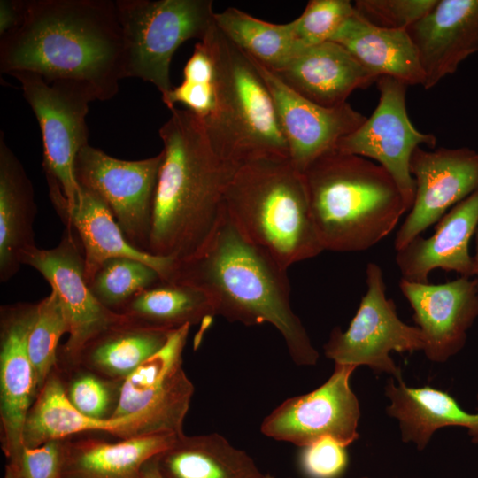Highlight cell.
Listing matches in <instances>:
<instances>
[{
    "label": "cell",
    "instance_id": "obj_13",
    "mask_svg": "<svg viewBox=\"0 0 478 478\" xmlns=\"http://www.w3.org/2000/svg\"><path fill=\"white\" fill-rule=\"evenodd\" d=\"M376 82L377 106L363 124L338 142L335 150L375 160L391 175L410 211L415 196L411 157L422 144L434 148L436 137L420 132L411 121L406 109L408 86L389 76Z\"/></svg>",
    "mask_w": 478,
    "mask_h": 478
},
{
    "label": "cell",
    "instance_id": "obj_30",
    "mask_svg": "<svg viewBox=\"0 0 478 478\" xmlns=\"http://www.w3.org/2000/svg\"><path fill=\"white\" fill-rule=\"evenodd\" d=\"M119 314L146 328L174 331L211 320L215 312L201 289L160 279L134 296Z\"/></svg>",
    "mask_w": 478,
    "mask_h": 478
},
{
    "label": "cell",
    "instance_id": "obj_3",
    "mask_svg": "<svg viewBox=\"0 0 478 478\" xmlns=\"http://www.w3.org/2000/svg\"><path fill=\"white\" fill-rule=\"evenodd\" d=\"M163 142L149 253L184 260L197 254L224 212L234 171L213 150L203 120L174 107L158 131Z\"/></svg>",
    "mask_w": 478,
    "mask_h": 478
},
{
    "label": "cell",
    "instance_id": "obj_42",
    "mask_svg": "<svg viewBox=\"0 0 478 478\" xmlns=\"http://www.w3.org/2000/svg\"><path fill=\"white\" fill-rule=\"evenodd\" d=\"M475 254L473 256V275L478 276V227L475 231Z\"/></svg>",
    "mask_w": 478,
    "mask_h": 478
},
{
    "label": "cell",
    "instance_id": "obj_11",
    "mask_svg": "<svg viewBox=\"0 0 478 478\" xmlns=\"http://www.w3.org/2000/svg\"><path fill=\"white\" fill-rule=\"evenodd\" d=\"M161 161V151L144 159L125 160L87 144L74 165L78 184L99 195L129 243L148 253Z\"/></svg>",
    "mask_w": 478,
    "mask_h": 478
},
{
    "label": "cell",
    "instance_id": "obj_40",
    "mask_svg": "<svg viewBox=\"0 0 478 478\" xmlns=\"http://www.w3.org/2000/svg\"><path fill=\"white\" fill-rule=\"evenodd\" d=\"M27 0L0 1V37L16 29L25 15Z\"/></svg>",
    "mask_w": 478,
    "mask_h": 478
},
{
    "label": "cell",
    "instance_id": "obj_14",
    "mask_svg": "<svg viewBox=\"0 0 478 478\" xmlns=\"http://www.w3.org/2000/svg\"><path fill=\"white\" fill-rule=\"evenodd\" d=\"M356 368L335 365L329 378L312 391L292 397L275 407L260 430L274 440L305 447L332 437L345 447L358 438L359 402L350 386Z\"/></svg>",
    "mask_w": 478,
    "mask_h": 478
},
{
    "label": "cell",
    "instance_id": "obj_1",
    "mask_svg": "<svg viewBox=\"0 0 478 478\" xmlns=\"http://www.w3.org/2000/svg\"><path fill=\"white\" fill-rule=\"evenodd\" d=\"M124 53L115 1L29 0L20 25L0 37V71L85 83L106 101L125 78Z\"/></svg>",
    "mask_w": 478,
    "mask_h": 478
},
{
    "label": "cell",
    "instance_id": "obj_38",
    "mask_svg": "<svg viewBox=\"0 0 478 478\" xmlns=\"http://www.w3.org/2000/svg\"><path fill=\"white\" fill-rule=\"evenodd\" d=\"M436 3V0H357L353 5L361 17L375 26L407 30Z\"/></svg>",
    "mask_w": 478,
    "mask_h": 478
},
{
    "label": "cell",
    "instance_id": "obj_28",
    "mask_svg": "<svg viewBox=\"0 0 478 478\" xmlns=\"http://www.w3.org/2000/svg\"><path fill=\"white\" fill-rule=\"evenodd\" d=\"M136 420L135 416L96 420L82 414L69 401L56 366L27 412L22 442L24 446L33 448L86 433L102 432L115 436Z\"/></svg>",
    "mask_w": 478,
    "mask_h": 478
},
{
    "label": "cell",
    "instance_id": "obj_27",
    "mask_svg": "<svg viewBox=\"0 0 478 478\" xmlns=\"http://www.w3.org/2000/svg\"><path fill=\"white\" fill-rule=\"evenodd\" d=\"M154 459L163 478H265L245 451L217 433H183Z\"/></svg>",
    "mask_w": 478,
    "mask_h": 478
},
{
    "label": "cell",
    "instance_id": "obj_4",
    "mask_svg": "<svg viewBox=\"0 0 478 478\" xmlns=\"http://www.w3.org/2000/svg\"><path fill=\"white\" fill-rule=\"evenodd\" d=\"M303 174L324 251L368 250L408 212L391 175L368 158L335 150L317 158Z\"/></svg>",
    "mask_w": 478,
    "mask_h": 478
},
{
    "label": "cell",
    "instance_id": "obj_16",
    "mask_svg": "<svg viewBox=\"0 0 478 478\" xmlns=\"http://www.w3.org/2000/svg\"><path fill=\"white\" fill-rule=\"evenodd\" d=\"M246 55L271 95L289 158L301 173L320 157L335 150L343 137L366 120V116L348 103L333 108L312 103L290 89L266 66Z\"/></svg>",
    "mask_w": 478,
    "mask_h": 478
},
{
    "label": "cell",
    "instance_id": "obj_39",
    "mask_svg": "<svg viewBox=\"0 0 478 478\" xmlns=\"http://www.w3.org/2000/svg\"><path fill=\"white\" fill-rule=\"evenodd\" d=\"M347 461L346 447L332 437L303 447L300 457L301 466L311 478H336L344 471Z\"/></svg>",
    "mask_w": 478,
    "mask_h": 478
},
{
    "label": "cell",
    "instance_id": "obj_18",
    "mask_svg": "<svg viewBox=\"0 0 478 478\" xmlns=\"http://www.w3.org/2000/svg\"><path fill=\"white\" fill-rule=\"evenodd\" d=\"M399 288L413 310L427 358L443 363L466 344L467 331L478 318V285L462 277L443 283L412 282L401 279Z\"/></svg>",
    "mask_w": 478,
    "mask_h": 478
},
{
    "label": "cell",
    "instance_id": "obj_24",
    "mask_svg": "<svg viewBox=\"0 0 478 478\" xmlns=\"http://www.w3.org/2000/svg\"><path fill=\"white\" fill-rule=\"evenodd\" d=\"M384 392L389 401L386 412L398 421L403 442L423 450L436 430L461 427L467 429L472 443L478 444V412L463 409L446 391L428 386L409 387L391 377Z\"/></svg>",
    "mask_w": 478,
    "mask_h": 478
},
{
    "label": "cell",
    "instance_id": "obj_26",
    "mask_svg": "<svg viewBox=\"0 0 478 478\" xmlns=\"http://www.w3.org/2000/svg\"><path fill=\"white\" fill-rule=\"evenodd\" d=\"M330 41L343 46L376 79L389 76L406 86L423 85L418 53L407 30L375 26L355 10Z\"/></svg>",
    "mask_w": 478,
    "mask_h": 478
},
{
    "label": "cell",
    "instance_id": "obj_31",
    "mask_svg": "<svg viewBox=\"0 0 478 478\" xmlns=\"http://www.w3.org/2000/svg\"><path fill=\"white\" fill-rule=\"evenodd\" d=\"M214 23L240 50L272 71L282 67L299 51L293 20L270 23L228 7L214 13Z\"/></svg>",
    "mask_w": 478,
    "mask_h": 478
},
{
    "label": "cell",
    "instance_id": "obj_43",
    "mask_svg": "<svg viewBox=\"0 0 478 478\" xmlns=\"http://www.w3.org/2000/svg\"><path fill=\"white\" fill-rule=\"evenodd\" d=\"M265 478H274V477L270 474H265Z\"/></svg>",
    "mask_w": 478,
    "mask_h": 478
},
{
    "label": "cell",
    "instance_id": "obj_23",
    "mask_svg": "<svg viewBox=\"0 0 478 478\" xmlns=\"http://www.w3.org/2000/svg\"><path fill=\"white\" fill-rule=\"evenodd\" d=\"M90 434L64 439L62 478H143V465L178 436L158 434L113 442Z\"/></svg>",
    "mask_w": 478,
    "mask_h": 478
},
{
    "label": "cell",
    "instance_id": "obj_2",
    "mask_svg": "<svg viewBox=\"0 0 478 478\" xmlns=\"http://www.w3.org/2000/svg\"><path fill=\"white\" fill-rule=\"evenodd\" d=\"M196 287L215 315L245 326L268 323L282 335L297 366H314L319 352L290 305L288 269L248 239L225 207L213 234L194 256L173 260L168 278Z\"/></svg>",
    "mask_w": 478,
    "mask_h": 478
},
{
    "label": "cell",
    "instance_id": "obj_10",
    "mask_svg": "<svg viewBox=\"0 0 478 478\" xmlns=\"http://www.w3.org/2000/svg\"><path fill=\"white\" fill-rule=\"evenodd\" d=\"M366 291L346 330L334 328L323 345L326 357L335 365L357 368L366 366L375 374L385 373L403 381L401 369L390 357L422 351L420 328L400 320L395 303L386 297L382 269L374 262L366 268Z\"/></svg>",
    "mask_w": 478,
    "mask_h": 478
},
{
    "label": "cell",
    "instance_id": "obj_35",
    "mask_svg": "<svg viewBox=\"0 0 478 478\" xmlns=\"http://www.w3.org/2000/svg\"><path fill=\"white\" fill-rule=\"evenodd\" d=\"M58 370L66 394L78 411L92 419H112L118 405L122 381L102 377L81 366L66 372Z\"/></svg>",
    "mask_w": 478,
    "mask_h": 478
},
{
    "label": "cell",
    "instance_id": "obj_37",
    "mask_svg": "<svg viewBox=\"0 0 478 478\" xmlns=\"http://www.w3.org/2000/svg\"><path fill=\"white\" fill-rule=\"evenodd\" d=\"M6 459L3 478H62L64 439L23 446Z\"/></svg>",
    "mask_w": 478,
    "mask_h": 478
},
{
    "label": "cell",
    "instance_id": "obj_32",
    "mask_svg": "<svg viewBox=\"0 0 478 478\" xmlns=\"http://www.w3.org/2000/svg\"><path fill=\"white\" fill-rule=\"evenodd\" d=\"M160 279L158 272L146 263L117 257L106 260L88 285L103 306L119 314L134 296Z\"/></svg>",
    "mask_w": 478,
    "mask_h": 478
},
{
    "label": "cell",
    "instance_id": "obj_19",
    "mask_svg": "<svg viewBox=\"0 0 478 478\" xmlns=\"http://www.w3.org/2000/svg\"><path fill=\"white\" fill-rule=\"evenodd\" d=\"M407 32L430 89L478 52V0H436Z\"/></svg>",
    "mask_w": 478,
    "mask_h": 478
},
{
    "label": "cell",
    "instance_id": "obj_29",
    "mask_svg": "<svg viewBox=\"0 0 478 478\" xmlns=\"http://www.w3.org/2000/svg\"><path fill=\"white\" fill-rule=\"evenodd\" d=\"M173 332L146 328L125 319L88 343L76 366L110 380L123 381L160 351Z\"/></svg>",
    "mask_w": 478,
    "mask_h": 478
},
{
    "label": "cell",
    "instance_id": "obj_41",
    "mask_svg": "<svg viewBox=\"0 0 478 478\" xmlns=\"http://www.w3.org/2000/svg\"><path fill=\"white\" fill-rule=\"evenodd\" d=\"M143 478H163L156 465L154 458L148 460L142 469Z\"/></svg>",
    "mask_w": 478,
    "mask_h": 478
},
{
    "label": "cell",
    "instance_id": "obj_9",
    "mask_svg": "<svg viewBox=\"0 0 478 478\" xmlns=\"http://www.w3.org/2000/svg\"><path fill=\"white\" fill-rule=\"evenodd\" d=\"M189 326L174 330L165 344L122 381L112 419L135 416L137 420L115 437L183 434V422L194 386L182 366Z\"/></svg>",
    "mask_w": 478,
    "mask_h": 478
},
{
    "label": "cell",
    "instance_id": "obj_6",
    "mask_svg": "<svg viewBox=\"0 0 478 478\" xmlns=\"http://www.w3.org/2000/svg\"><path fill=\"white\" fill-rule=\"evenodd\" d=\"M215 67V103L202 120L217 156L234 170L259 157H289L271 95L248 56L213 23L201 40Z\"/></svg>",
    "mask_w": 478,
    "mask_h": 478
},
{
    "label": "cell",
    "instance_id": "obj_20",
    "mask_svg": "<svg viewBox=\"0 0 478 478\" xmlns=\"http://www.w3.org/2000/svg\"><path fill=\"white\" fill-rule=\"evenodd\" d=\"M81 187L76 203L67 206L63 194L50 185L49 197L66 227L78 235L84 252V277L89 283L100 266L117 257L134 258L146 263L166 280L173 260L142 251L126 239L122 230L104 199L96 192Z\"/></svg>",
    "mask_w": 478,
    "mask_h": 478
},
{
    "label": "cell",
    "instance_id": "obj_25",
    "mask_svg": "<svg viewBox=\"0 0 478 478\" xmlns=\"http://www.w3.org/2000/svg\"><path fill=\"white\" fill-rule=\"evenodd\" d=\"M37 212L34 188L27 172L0 133V281L19 270L23 254L35 247Z\"/></svg>",
    "mask_w": 478,
    "mask_h": 478
},
{
    "label": "cell",
    "instance_id": "obj_36",
    "mask_svg": "<svg viewBox=\"0 0 478 478\" xmlns=\"http://www.w3.org/2000/svg\"><path fill=\"white\" fill-rule=\"evenodd\" d=\"M349 0H311L293 20L299 50L330 41L339 27L354 13Z\"/></svg>",
    "mask_w": 478,
    "mask_h": 478
},
{
    "label": "cell",
    "instance_id": "obj_17",
    "mask_svg": "<svg viewBox=\"0 0 478 478\" xmlns=\"http://www.w3.org/2000/svg\"><path fill=\"white\" fill-rule=\"evenodd\" d=\"M38 303L18 302L0 308V441L6 459L24 446L22 432L37 397L28 337Z\"/></svg>",
    "mask_w": 478,
    "mask_h": 478
},
{
    "label": "cell",
    "instance_id": "obj_21",
    "mask_svg": "<svg viewBox=\"0 0 478 478\" xmlns=\"http://www.w3.org/2000/svg\"><path fill=\"white\" fill-rule=\"evenodd\" d=\"M477 227L478 190L451 208L431 236L419 235L396 251L395 261L401 279L428 283V275L435 269L473 277L469 243Z\"/></svg>",
    "mask_w": 478,
    "mask_h": 478
},
{
    "label": "cell",
    "instance_id": "obj_5",
    "mask_svg": "<svg viewBox=\"0 0 478 478\" xmlns=\"http://www.w3.org/2000/svg\"><path fill=\"white\" fill-rule=\"evenodd\" d=\"M224 207L243 234L286 269L324 251L304 174L289 157H259L238 166L226 185Z\"/></svg>",
    "mask_w": 478,
    "mask_h": 478
},
{
    "label": "cell",
    "instance_id": "obj_7",
    "mask_svg": "<svg viewBox=\"0 0 478 478\" xmlns=\"http://www.w3.org/2000/svg\"><path fill=\"white\" fill-rule=\"evenodd\" d=\"M124 39V76L152 83L164 97L172 89L170 63L178 47L201 41L214 23L212 0H116Z\"/></svg>",
    "mask_w": 478,
    "mask_h": 478
},
{
    "label": "cell",
    "instance_id": "obj_8",
    "mask_svg": "<svg viewBox=\"0 0 478 478\" xmlns=\"http://www.w3.org/2000/svg\"><path fill=\"white\" fill-rule=\"evenodd\" d=\"M21 85L42 133L43 169L47 184L57 186L67 206L73 205L81 187L74 165L80 150L89 144L86 116L96 99L85 83L56 81L48 83L39 74L18 71L9 73Z\"/></svg>",
    "mask_w": 478,
    "mask_h": 478
},
{
    "label": "cell",
    "instance_id": "obj_15",
    "mask_svg": "<svg viewBox=\"0 0 478 478\" xmlns=\"http://www.w3.org/2000/svg\"><path fill=\"white\" fill-rule=\"evenodd\" d=\"M415 196L409 214L398 228V251L420 235L458 203L478 190V152L467 147H418L410 160Z\"/></svg>",
    "mask_w": 478,
    "mask_h": 478
},
{
    "label": "cell",
    "instance_id": "obj_44",
    "mask_svg": "<svg viewBox=\"0 0 478 478\" xmlns=\"http://www.w3.org/2000/svg\"><path fill=\"white\" fill-rule=\"evenodd\" d=\"M474 278H475V280H476V281H477V285H478V276H476V277H474ZM476 398H477V402H478V393H477Z\"/></svg>",
    "mask_w": 478,
    "mask_h": 478
},
{
    "label": "cell",
    "instance_id": "obj_34",
    "mask_svg": "<svg viewBox=\"0 0 478 478\" xmlns=\"http://www.w3.org/2000/svg\"><path fill=\"white\" fill-rule=\"evenodd\" d=\"M169 110L180 103L200 119L212 112L215 103V67L211 53L202 41H198L183 69V81L162 97Z\"/></svg>",
    "mask_w": 478,
    "mask_h": 478
},
{
    "label": "cell",
    "instance_id": "obj_33",
    "mask_svg": "<svg viewBox=\"0 0 478 478\" xmlns=\"http://www.w3.org/2000/svg\"><path fill=\"white\" fill-rule=\"evenodd\" d=\"M69 331L70 323L64 305L51 289L48 297L38 302L36 319L28 337V352L38 393L57 366L59 340Z\"/></svg>",
    "mask_w": 478,
    "mask_h": 478
},
{
    "label": "cell",
    "instance_id": "obj_12",
    "mask_svg": "<svg viewBox=\"0 0 478 478\" xmlns=\"http://www.w3.org/2000/svg\"><path fill=\"white\" fill-rule=\"evenodd\" d=\"M22 265L38 271L64 305L70 331L58 351L57 367L66 372L77 366L81 351L99 334L126 318L103 306L92 295L84 277V252L76 232L66 227L51 249L37 246L26 251Z\"/></svg>",
    "mask_w": 478,
    "mask_h": 478
},
{
    "label": "cell",
    "instance_id": "obj_22",
    "mask_svg": "<svg viewBox=\"0 0 478 478\" xmlns=\"http://www.w3.org/2000/svg\"><path fill=\"white\" fill-rule=\"evenodd\" d=\"M273 72L305 98L328 108L346 104L353 91L377 81L343 46L333 41L299 50Z\"/></svg>",
    "mask_w": 478,
    "mask_h": 478
}]
</instances>
